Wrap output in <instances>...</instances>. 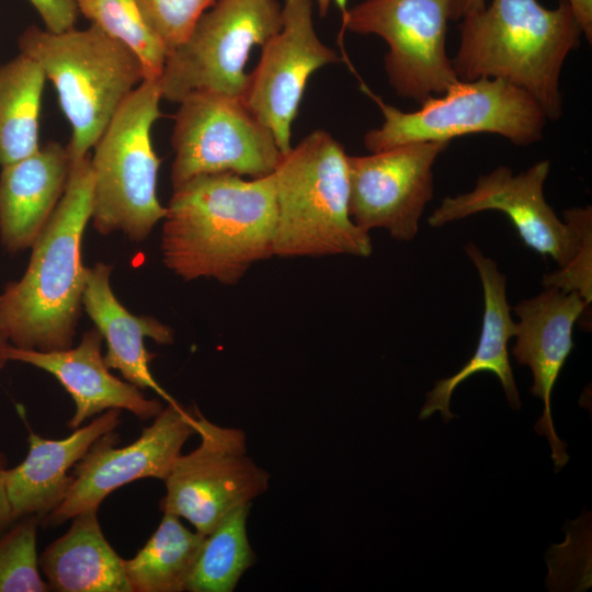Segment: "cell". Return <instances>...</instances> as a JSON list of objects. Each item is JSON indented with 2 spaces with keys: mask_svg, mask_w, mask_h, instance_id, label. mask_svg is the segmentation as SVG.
I'll use <instances>...</instances> for the list:
<instances>
[{
  "mask_svg": "<svg viewBox=\"0 0 592 592\" xmlns=\"http://www.w3.org/2000/svg\"><path fill=\"white\" fill-rule=\"evenodd\" d=\"M172 191L160 248L163 264L178 277L234 285L254 263L274 255L273 172L250 180L203 174Z\"/></svg>",
  "mask_w": 592,
  "mask_h": 592,
  "instance_id": "obj_1",
  "label": "cell"
},
{
  "mask_svg": "<svg viewBox=\"0 0 592 592\" xmlns=\"http://www.w3.org/2000/svg\"><path fill=\"white\" fill-rule=\"evenodd\" d=\"M92 205L93 172L87 156L72 164L64 195L31 248L26 271L0 295V330L12 346H72L88 269L81 247Z\"/></svg>",
  "mask_w": 592,
  "mask_h": 592,
  "instance_id": "obj_2",
  "label": "cell"
},
{
  "mask_svg": "<svg viewBox=\"0 0 592 592\" xmlns=\"http://www.w3.org/2000/svg\"><path fill=\"white\" fill-rule=\"evenodd\" d=\"M460 43L452 59L460 81L503 79L526 91L547 119L562 115L559 78L582 30L567 0L555 9L537 0H492L458 25Z\"/></svg>",
  "mask_w": 592,
  "mask_h": 592,
  "instance_id": "obj_3",
  "label": "cell"
},
{
  "mask_svg": "<svg viewBox=\"0 0 592 592\" xmlns=\"http://www.w3.org/2000/svg\"><path fill=\"white\" fill-rule=\"evenodd\" d=\"M273 174L274 255H371L369 234L350 215L348 155L332 135L311 132L282 155Z\"/></svg>",
  "mask_w": 592,
  "mask_h": 592,
  "instance_id": "obj_4",
  "label": "cell"
},
{
  "mask_svg": "<svg viewBox=\"0 0 592 592\" xmlns=\"http://www.w3.org/2000/svg\"><path fill=\"white\" fill-rule=\"evenodd\" d=\"M19 47L42 67L56 90L71 127L67 147L72 164L87 157L145 80L139 58L94 24L64 32L31 25L20 35Z\"/></svg>",
  "mask_w": 592,
  "mask_h": 592,
  "instance_id": "obj_5",
  "label": "cell"
},
{
  "mask_svg": "<svg viewBox=\"0 0 592 592\" xmlns=\"http://www.w3.org/2000/svg\"><path fill=\"white\" fill-rule=\"evenodd\" d=\"M161 100L159 79L144 80L93 147L91 219L101 235L119 231L140 242L166 216L157 195L160 159L151 140Z\"/></svg>",
  "mask_w": 592,
  "mask_h": 592,
  "instance_id": "obj_6",
  "label": "cell"
},
{
  "mask_svg": "<svg viewBox=\"0 0 592 592\" xmlns=\"http://www.w3.org/2000/svg\"><path fill=\"white\" fill-rule=\"evenodd\" d=\"M362 88L384 116L383 124L364 136L369 152L408 143H449L476 133L497 134L515 146H528L542 139L547 122L542 107L526 91L499 78L459 80L412 112L389 105L367 87Z\"/></svg>",
  "mask_w": 592,
  "mask_h": 592,
  "instance_id": "obj_7",
  "label": "cell"
},
{
  "mask_svg": "<svg viewBox=\"0 0 592 592\" xmlns=\"http://www.w3.org/2000/svg\"><path fill=\"white\" fill-rule=\"evenodd\" d=\"M282 27L276 0H216L192 34L168 54L159 86L162 99L179 103L193 92L243 98L250 52Z\"/></svg>",
  "mask_w": 592,
  "mask_h": 592,
  "instance_id": "obj_8",
  "label": "cell"
},
{
  "mask_svg": "<svg viewBox=\"0 0 592 592\" xmlns=\"http://www.w3.org/2000/svg\"><path fill=\"white\" fill-rule=\"evenodd\" d=\"M171 144L172 189L203 174L265 177L282 157L270 129L241 98L209 91L190 93L179 102Z\"/></svg>",
  "mask_w": 592,
  "mask_h": 592,
  "instance_id": "obj_9",
  "label": "cell"
},
{
  "mask_svg": "<svg viewBox=\"0 0 592 592\" xmlns=\"http://www.w3.org/2000/svg\"><path fill=\"white\" fill-rule=\"evenodd\" d=\"M195 412L200 445L174 462L159 506L207 536L231 511L264 493L271 476L249 457L241 429L217 425Z\"/></svg>",
  "mask_w": 592,
  "mask_h": 592,
  "instance_id": "obj_10",
  "label": "cell"
},
{
  "mask_svg": "<svg viewBox=\"0 0 592 592\" xmlns=\"http://www.w3.org/2000/svg\"><path fill=\"white\" fill-rule=\"evenodd\" d=\"M449 5L451 0H363L342 9V30L382 37L390 87L422 103L459 81L445 47Z\"/></svg>",
  "mask_w": 592,
  "mask_h": 592,
  "instance_id": "obj_11",
  "label": "cell"
},
{
  "mask_svg": "<svg viewBox=\"0 0 592 592\" xmlns=\"http://www.w3.org/2000/svg\"><path fill=\"white\" fill-rule=\"evenodd\" d=\"M194 434L195 408L185 409L178 401L167 403L140 436L126 446L116 447L119 435L115 430L105 433L76 464L65 499L42 520V525L56 527L79 513L98 510L110 493L138 479L164 481Z\"/></svg>",
  "mask_w": 592,
  "mask_h": 592,
  "instance_id": "obj_12",
  "label": "cell"
},
{
  "mask_svg": "<svg viewBox=\"0 0 592 592\" xmlns=\"http://www.w3.org/2000/svg\"><path fill=\"white\" fill-rule=\"evenodd\" d=\"M448 145L418 141L348 156L349 209L354 224L368 234L385 229L396 240H412L433 196V164Z\"/></svg>",
  "mask_w": 592,
  "mask_h": 592,
  "instance_id": "obj_13",
  "label": "cell"
},
{
  "mask_svg": "<svg viewBox=\"0 0 592 592\" xmlns=\"http://www.w3.org/2000/svg\"><path fill=\"white\" fill-rule=\"evenodd\" d=\"M261 48L260 60L249 75L242 100L270 129L284 155L293 147L292 123L309 77L319 68L342 59L318 37L312 0H284L282 27Z\"/></svg>",
  "mask_w": 592,
  "mask_h": 592,
  "instance_id": "obj_14",
  "label": "cell"
},
{
  "mask_svg": "<svg viewBox=\"0 0 592 592\" xmlns=\"http://www.w3.org/2000/svg\"><path fill=\"white\" fill-rule=\"evenodd\" d=\"M549 168V161L542 160L513 174L510 168L500 166L480 175L471 191L444 197L428 224L442 227L480 212L499 210L508 216L525 246L562 267L578 250L580 238L546 202L544 184Z\"/></svg>",
  "mask_w": 592,
  "mask_h": 592,
  "instance_id": "obj_15",
  "label": "cell"
},
{
  "mask_svg": "<svg viewBox=\"0 0 592 592\" xmlns=\"http://www.w3.org/2000/svg\"><path fill=\"white\" fill-rule=\"evenodd\" d=\"M588 306L574 292L545 287L538 295L523 299L512 308L519 319L512 354L520 364L531 368V392L544 402L543 414L534 428L548 439L556 471L567 464L569 456L566 443L555 432L550 399L556 380L574 348L573 327Z\"/></svg>",
  "mask_w": 592,
  "mask_h": 592,
  "instance_id": "obj_16",
  "label": "cell"
},
{
  "mask_svg": "<svg viewBox=\"0 0 592 592\" xmlns=\"http://www.w3.org/2000/svg\"><path fill=\"white\" fill-rule=\"evenodd\" d=\"M102 340L94 328L86 331L75 348L36 351L9 344L4 355L8 361L30 364L58 380L76 406L68 422L70 429L79 428L89 418L109 409L126 410L141 420L153 419L162 410V403L111 374L101 353Z\"/></svg>",
  "mask_w": 592,
  "mask_h": 592,
  "instance_id": "obj_17",
  "label": "cell"
},
{
  "mask_svg": "<svg viewBox=\"0 0 592 592\" xmlns=\"http://www.w3.org/2000/svg\"><path fill=\"white\" fill-rule=\"evenodd\" d=\"M122 410L109 409L59 440L45 439L29 428V451L15 467L4 471V486L15 520L36 515L41 522L65 499L72 482L69 474L92 444L121 423Z\"/></svg>",
  "mask_w": 592,
  "mask_h": 592,
  "instance_id": "obj_18",
  "label": "cell"
},
{
  "mask_svg": "<svg viewBox=\"0 0 592 592\" xmlns=\"http://www.w3.org/2000/svg\"><path fill=\"white\" fill-rule=\"evenodd\" d=\"M71 168L68 147L56 141L1 167L0 242L7 252L32 248L64 195Z\"/></svg>",
  "mask_w": 592,
  "mask_h": 592,
  "instance_id": "obj_19",
  "label": "cell"
},
{
  "mask_svg": "<svg viewBox=\"0 0 592 592\" xmlns=\"http://www.w3.org/2000/svg\"><path fill=\"white\" fill-rule=\"evenodd\" d=\"M111 271L103 262L88 267L82 295V307L106 343L104 362L128 383L153 390L167 403L177 402L150 372L149 364L156 355L145 346L146 338L158 344H172L174 331L151 316L128 311L113 293Z\"/></svg>",
  "mask_w": 592,
  "mask_h": 592,
  "instance_id": "obj_20",
  "label": "cell"
},
{
  "mask_svg": "<svg viewBox=\"0 0 592 592\" xmlns=\"http://www.w3.org/2000/svg\"><path fill=\"white\" fill-rule=\"evenodd\" d=\"M465 252L475 265L483 291V316L480 337L473 356L454 375L435 382L426 394L419 418L424 420L440 411L444 422L456 418L449 410L455 388L479 372L493 373L501 383L509 405L519 410L521 400L509 360L508 343L515 334V321L506 299V277L494 260L486 257L473 242Z\"/></svg>",
  "mask_w": 592,
  "mask_h": 592,
  "instance_id": "obj_21",
  "label": "cell"
},
{
  "mask_svg": "<svg viewBox=\"0 0 592 592\" xmlns=\"http://www.w3.org/2000/svg\"><path fill=\"white\" fill-rule=\"evenodd\" d=\"M50 591L133 592L124 559L106 540L98 510L75 515L66 533L38 556Z\"/></svg>",
  "mask_w": 592,
  "mask_h": 592,
  "instance_id": "obj_22",
  "label": "cell"
},
{
  "mask_svg": "<svg viewBox=\"0 0 592 592\" xmlns=\"http://www.w3.org/2000/svg\"><path fill=\"white\" fill-rule=\"evenodd\" d=\"M42 67L20 53L0 64V167L39 147V117L46 82Z\"/></svg>",
  "mask_w": 592,
  "mask_h": 592,
  "instance_id": "obj_23",
  "label": "cell"
},
{
  "mask_svg": "<svg viewBox=\"0 0 592 592\" xmlns=\"http://www.w3.org/2000/svg\"><path fill=\"white\" fill-rule=\"evenodd\" d=\"M206 535L185 527L180 517L163 516L147 543L124 569L133 592H182L205 543Z\"/></svg>",
  "mask_w": 592,
  "mask_h": 592,
  "instance_id": "obj_24",
  "label": "cell"
},
{
  "mask_svg": "<svg viewBox=\"0 0 592 592\" xmlns=\"http://www.w3.org/2000/svg\"><path fill=\"white\" fill-rule=\"evenodd\" d=\"M251 504L231 511L206 536L189 579L190 592H231L254 563L255 555L247 533Z\"/></svg>",
  "mask_w": 592,
  "mask_h": 592,
  "instance_id": "obj_25",
  "label": "cell"
},
{
  "mask_svg": "<svg viewBox=\"0 0 592 592\" xmlns=\"http://www.w3.org/2000/svg\"><path fill=\"white\" fill-rule=\"evenodd\" d=\"M103 32L127 46L140 60L145 80L160 78L168 56L146 24L136 0H72Z\"/></svg>",
  "mask_w": 592,
  "mask_h": 592,
  "instance_id": "obj_26",
  "label": "cell"
},
{
  "mask_svg": "<svg viewBox=\"0 0 592 592\" xmlns=\"http://www.w3.org/2000/svg\"><path fill=\"white\" fill-rule=\"evenodd\" d=\"M41 519L29 515L16 520L0 534V592H47L39 574L36 548Z\"/></svg>",
  "mask_w": 592,
  "mask_h": 592,
  "instance_id": "obj_27",
  "label": "cell"
},
{
  "mask_svg": "<svg viewBox=\"0 0 592 592\" xmlns=\"http://www.w3.org/2000/svg\"><path fill=\"white\" fill-rule=\"evenodd\" d=\"M141 15L170 54L192 34L201 16L216 0H136Z\"/></svg>",
  "mask_w": 592,
  "mask_h": 592,
  "instance_id": "obj_28",
  "label": "cell"
},
{
  "mask_svg": "<svg viewBox=\"0 0 592 592\" xmlns=\"http://www.w3.org/2000/svg\"><path fill=\"white\" fill-rule=\"evenodd\" d=\"M563 220L579 235L580 242L572 259L559 270L543 277L544 287L574 292L590 306L592 301V208L573 207L565 210Z\"/></svg>",
  "mask_w": 592,
  "mask_h": 592,
  "instance_id": "obj_29",
  "label": "cell"
},
{
  "mask_svg": "<svg viewBox=\"0 0 592 592\" xmlns=\"http://www.w3.org/2000/svg\"><path fill=\"white\" fill-rule=\"evenodd\" d=\"M44 29L50 32H64L75 27L79 11L72 0H29Z\"/></svg>",
  "mask_w": 592,
  "mask_h": 592,
  "instance_id": "obj_30",
  "label": "cell"
},
{
  "mask_svg": "<svg viewBox=\"0 0 592 592\" xmlns=\"http://www.w3.org/2000/svg\"><path fill=\"white\" fill-rule=\"evenodd\" d=\"M7 464V456L0 452V534L16 521L13 516L4 486Z\"/></svg>",
  "mask_w": 592,
  "mask_h": 592,
  "instance_id": "obj_31",
  "label": "cell"
},
{
  "mask_svg": "<svg viewBox=\"0 0 592 592\" xmlns=\"http://www.w3.org/2000/svg\"><path fill=\"white\" fill-rule=\"evenodd\" d=\"M579 22L582 34L592 41V0H567Z\"/></svg>",
  "mask_w": 592,
  "mask_h": 592,
  "instance_id": "obj_32",
  "label": "cell"
},
{
  "mask_svg": "<svg viewBox=\"0 0 592 592\" xmlns=\"http://www.w3.org/2000/svg\"><path fill=\"white\" fill-rule=\"evenodd\" d=\"M486 7L485 0H451L449 20L458 21Z\"/></svg>",
  "mask_w": 592,
  "mask_h": 592,
  "instance_id": "obj_33",
  "label": "cell"
},
{
  "mask_svg": "<svg viewBox=\"0 0 592 592\" xmlns=\"http://www.w3.org/2000/svg\"><path fill=\"white\" fill-rule=\"evenodd\" d=\"M332 1L333 0H316L320 16L327 14ZM334 1L340 5L341 10L345 8L344 5L345 0H334Z\"/></svg>",
  "mask_w": 592,
  "mask_h": 592,
  "instance_id": "obj_34",
  "label": "cell"
},
{
  "mask_svg": "<svg viewBox=\"0 0 592 592\" xmlns=\"http://www.w3.org/2000/svg\"><path fill=\"white\" fill-rule=\"evenodd\" d=\"M10 343L8 342V340L5 339V337L3 335V333L1 332L0 330V368H2L5 363L8 362L5 355H4V351L7 349V346L9 345Z\"/></svg>",
  "mask_w": 592,
  "mask_h": 592,
  "instance_id": "obj_35",
  "label": "cell"
}]
</instances>
